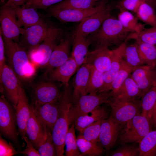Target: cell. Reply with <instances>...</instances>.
<instances>
[{
  "mask_svg": "<svg viewBox=\"0 0 156 156\" xmlns=\"http://www.w3.org/2000/svg\"><path fill=\"white\" fill-rule=\"evenodd\" d=\"M59 101L58 117L51 132L57 156H64L65 138L70 125L69 111L73 104V90L70 83L65 85Z\"/></svg>",
  "mask_w": 156,
  "mask_h": 156,
  "instance_id": "cell-1",
  "label": "cell"
},
{
  "mask_svg": "<svg viewBox=\"0 0 156 156\" xmlns=\"http://www.w3.org/2000/svg\"><path fill=\"white\" fill-rule=\"evenodd\" d=\"M3 37L5 54L10 66L21 80H27L34 75V64L29 60L27 51L20 44Z\"/></svg>",
  "mask_w": 156,
  "mask_h": 156,
  "instance_id": "cell-2",
  "label": "cell"
},
{
  "mask_svg": "<svg viewBox=\"0 0 156 156\" xmlns=\"http://www.w3.org/2000/svg\"><path fill=\"white\" fill-rule=\"evenodd\" d=\"M130 33L123 27L118 18L111 15L89 38L91 43L94 44L95 49L108 47L113 45L118 46L126 41Z\"/></svg>",
  "mask_w": 156,
  "mask_h": 156,
  "instance_id": "cell-3",
  "label": "cell"
},
{
  "mask_svg": "<svg viewBox=\"0 0 156 156\" xmlns=\"http://www.w3.org/2000/svg\"><path fill=\"white\" fill-rule=\"evenodd\" d=\"M64 36L62 29L49 26L44 40L36 49L29 53L31 62L38 66H46L54 48Z\"/></svg>",
  "mask_w": 156,
  "mask_h": 156,
  "instance_id": "cell-4",
  "label": "cell"
},
{
  "mask_svg": "<svg viewBox=\"0 0 156 156\" xmlns=\"http://www.w3.org/2000/svg\"><path fill=\"white\" fill-rule=\"evenodd\" d=\"M125 124V128L122 129L119 136V142L122 144L139 143L152 130L151 119L142 113L135 116Z\"/></svg>",
  "mask_w": 156,
  "mask_h": 156,
  "instance_id": "cell-5",
  "label": "cell"
},
{
  "mask_svg": "<svg viewBox=\"0 0 156 156\" xmlns=\"http://www.w3.org/2000/svg\"><path fill=\"white\" fill-rule=\"evenodd\" d=\"M112 96L110 91L90 93L80 96L73 103L70 108L69 113L70 125L73 124L79 116L92 111L103 104H107Z\"/></svg>",
  "mask_w": 156,
  "mask_h": 156,
  "instance_id": "cell-6",
  "label": "cell"
},
{
  "mask_svg": "<svg viewBox=\"0 0 156 156\" xmlns=\"http://www.w3.org/2000/svg\"><path fill=\"white\" fill-rule=\"evenodd\" d=\"M15 109L5 99L3 93L0 98V130L3 135L18 144V133Z\"/></svg>",
  "mask_w": 156,
  "mask_h": 156,
  "instance_id": "cell-7",
  "label": "cell"
},
{
  "mask_svg": "<svg viewBox=\"0 0 156 156\" xmlns=\"http://www.w3.org/2000/svg\"><path fill=\"white\" fill-rule=\"evenodd\" d=\"M111 109L110 114L119 123L124 125L140 113V104L135 100L125 101L111 97L107 103Z\"/></svg>",
  "mask_w": 156,
  "mask_h": 156,
  "instance_id": "cell-8",
  "label": "cell"
},
{
  "mask_svg": "<svg viewBox=\"0 0 156 156\" xmlns=\"http://www.w3.org/2000/svg\"><path fill=\"white\" fill-rule=\"evenodd\" d=\"M0 30L3 37L18 43L20 36L24 32L19 24L12 8L10 6H2L0 10Z\"/></svg>",
  "mask_w": 156,
  "mask_h": 156,
  "instance_id": "cell-9",
  "label": "cell"
},
{
  "mask_svg": "<svg viewBox=\"0 0 156 156\" xmlns=\"http://www.w3.org/2000/svg\"><path fill=\"white\" fill-rule=\"evenodd\" d=\"M48 27L44 22L24 28L25 31L20 36L18 43L29 53L36 49L44 40Z\"/></svg>",
  "mask_w": 156,
  "mask_h": 156,
  "instance_id": "cell-10",
  "label": "cell"
},
{
  "mask_svg": "<svg viewBox=\"0 0 156 156\" xmlns=\"http://www.w3.org/2000/svg\"><path fill=\"white\" fill-rule=\"evenodd\" d=\"M106 0H100L95 6L88 9L47 10L50 15L64 23L81 22L102 8L107 3Z\"/></svg>",
  "mask_w": 156,
  "mask_h": 156,
  "instance_id": "cell-11",
  "label": "cell"
},
{
  "mask_svg": "<svg viewBox=\"0 0 156 156\" xmlns=\"http://www.w3.org/2000/svg\"><path fill=\"white\" fill-rule=\"evenodd\" d=\"M0 80L1 92L3 93L4 89L15 109L18 101V88L21 84L19 78L12 68L5 64L0 75Z\"/></svg>",
  "mask_w": 156,
  "mask_h": 156,
  "instance_id": "cell-12",
  "label": "cell"
},
{
  "mask_svg": "<svg viewBox=\"0 0 156 156\" xmlns=\"http://www.w3.org/2000/svg\"><path fill=\"white\" fill-rule=\"evenodd\" d=\"M112 8L111 5L107 3L97 12L81 21L75 33L86 37L95 32L104 21L111 15Z\"/></svg>",
  "mask_w": 156,
  "mask_h": 156,
  "instance_id": "cell-13",
  "label": "cell"
},
{
  "mask_svg": "<svg viewBox=\"0 0 156 156\" xmlns=\"http://www.w3.org/2000/svg\"><path fill=\"white\" fill-rule=\"evenodd\" d=\"M123 125L117 121L111 115L102 121L99 142L106 151H109L115 145Z\"/></svg>",
  "mask_w": 156,
  "mask_h": 156,
  "instance_id": "cell-14",
  "label": "cell"
},
{
  "mask_svg": "<svg viewBox=\"0 0 156 156\" xmlns=\"http://www.w3.org/2000/svg\"><path fill=\"white\" fill-rule=\"evenodd\" d=\"M61 95L57 86L52 82H41L34 90L32 106H37L58 101Z\"/></svg>",
  "mask_w": 156,
  "mask_h": 156,
  "instance_id": "cell-15",
  "label": "cell"
},
{
  "mask_svg": "<svg viewBox=\"0 0 156 156\" xmlns=\"http://www.w3.org/2000/svg\"><path fill=\"white\" fill-rule=\"evenodd\" d=\"M126 42H124L117 48L112 50L110 67L108 70L104 73L103 83L102 87L99 90L98 93L111 90L112 83L121 66L123 59L124 50L126 45Z\"/></svg>",
  "mask_w": 156,
  "mask_h": 156,
  "instance_id": "cell-16",
  "label": "cell"
},
{
  "mask_svg": "<svg viewBox=\"0 0 156 156\" xmlns=\"http://www.w3.org/2000/svg\"><path fill=\"white\" fill-rule=\"evenodd\" d=\"M130 76L140 89L141 98L156 82V67L144 65L134 70Z\"/></svg>",
  "mask_w": 156,
  "mask_h": 156,
  "instance_id": "cell-17",
  "label": "cell"
},
{
  "mask_svg": "<svg viewBox=\"0 0 156 156\" xmlns=\"http://www.w3.org/2000/svg\"><path fill=\"white\" fill-rule=\"evenodd\" d=\"M59 100L37 106L31 105L40 122L51 132L58 117Z\"/></svg>",
  "mask_w": 156,
  "mask_h": 156,
  "instance_id": "cell-18",
  "label": "cell"
},
{
  "mask_svg": "<svg viewBox=\"0 0 156 156\" xmlns=\"http://www.w3.org/2000/svg\"><path fill=\"white\" fill-rule=\"evenodd\" d=\"M70 47L69 37L66 36H64L54 48L45 66V75L46 76L51 70L61 65L68 59L71 56Z\"/></svg>",
  "mask_w": 156,
  "mask_h": 156,
  "instance_id": "cell-19",
  "label": "cell"
},
{
  "mask_svg": "<svg viewBox=\"0 0 156 156\" xmlns=\"http://www.w3.org/2000/svg\"><path fill=\"white\" fill-rule=\"evenodd\" d=\"M18 103L15 109L17 125L18 132L23 139L26 135V128L28 120L31 114L30 106L25 91L21 84L18 88Z\"/></svg>",
  "mask_w": 156,
  "mask_h": 156,
  "instance_id": "cell-20",
  "label": "cell"
},
{
  "mask_svg": "<svg viewBox=\"0 0 156 156\" xmlns=\"http://www.w3.org/2000/svg\"><path fill=\"white\" fill-rule=\"evenodd\" d=\"M113 51L108 47L95 49L88 52L84 64H88L103 72L108 70L111 65Z\"/></svg>",
  "mask_w": 156,
  "mask_h": 156,
  "instance_id": "cell-21",
  "label": "cell"
},
{
  "mask_svg": "<svg viewBox=\"0 0 156 156\" xmlns=\"http://www.w3.org/2000/svg\"><path fill=\"white\" fill-rule=\"evenodd\" d=\"M31 114L27 122L26 135L35 148H38L44 139L48 129L40 122L30 106Z\"/></svg>",
  "mask_w": 156,
  "mask_h": 156,
  "instance_id": "cell-22",
  "label": "cell"
},
{
  "mask_svg": "<svg viewBox=\"0 0 156 156\" xmlns=\"http://www.w3.org/2000/svg\"><path fill=\"white\" fill-rule=\"evenodd\" d=\"M78 69L77 64L71 55L66 62L51 70L47 75L51 81H59L65 85L69 83L70 78Z\"/></svg>",
  "mask_w": 156,
  "mask_h": 156,
  "instance_id": "cell-23",
  "label": "cell"
},
{
  "mask_svg": "<svg viewBox=\"0 0 156 156\" xmlns=\"http://www.w3.org/2000/svg\"><path fill=\"white\" fill-rule=\"evenodd\" d=\"M14 10L20 26L27 28L44 22L36 9L27 7L25 4L21 6H10Z\"/></svg>",
  "mask_w": 156,
  "mask_h": 156,
  "instance_id": "cell-24",
  "label": "cell"
},
{
  "mask_svg": "<svg viewBox=\"0 0 156 156\" xmlns=\"http://www.w3.org/2000/svg\"><path fill=\"white\" fill-rule=\"evenodd\" d=\"M91 68V66L84 64L77 70L73 80V103L80 96L87 94L86 90Z\"/></svg>",
  "mask_w": 156,
  "mask_h": 156,
  "instance_id": "cell-25",
  "label": "cell"
},
{
  "mask_svg": "<svg viewBox=\"0 0 156 156\" xmlns=\"http://www.w3.org/2000/svg\"><path fill=\"white\" fill-rule=\"evenodd\" d=\"M108 114L106 109L100 106L86 114L79 116L73 124L75 129L81 133L85 128L93 123L107 118Z\"/></svg>",
  "mask_w": 156,
  "mask_h": 156,
  "instance_id": "cell-26",
  "label": "cell"
},
{
  "mask_svg": "<svg viewBox=\"0 0 156 156\" xmlns=\"http://www.w3.org/2000/svg\"><path fill=\"white\" fill-rule=\"evenodd\" d=\"M91 44L89 38L75 33L71 55L75 61L78 69L85 63L89 52V47Z\"/></svg>",
  "mask_w": 156,
  "mask_h": 156,
  "instance_id": "cell-27",
  "label": "cell"
},
{
  "mask_svg": "<svg viewBox=\"0 0 156 156\" xmlns=\"http://www.w3.org/2000/svg\"><path fill=\"white\" fill-rule=\"evenodd\" d=\"M140 91L130 76L125 81L117 93L113 96L125 101H133L140 98Z\"/></svg>",
  "mask_w": 156,
  "mask_h": 156,
  "instance_id": "cell-28",
  "label": "cell"
},
{
  "mask_svg": "<svg viewBox=\"0 0 156 156\" xmlns=\"http://www.w3.org/2000/svg\"><path fill=\"white\" fill-rule=\"evenodd\" d=\"M118 18L122 26L130 33L139 32L145 29L146 24L139 22L137 16L130 11L120 10Z\"/></svg>",
  "mask_w": 156,
  "mask_h": 156,
  "instance_id": "cell-29",
  "label": "cell"
},
{
  "mask_svg": "<svg viewBox=\"0 0 156 156\" xmlns=\"http://www.w3.org/2000/svg\"><path fill=\"white\" fill-rule=\"evenodd\" d=\"M80 156H98L104 153V149L99 142L93 143L86 139L80 134L77 138Z\"/></svg>",
  "mask_w": 156,
  "mask_h": 156,
  "instance_id": "cell-30",
  "label": "cell"
},
{
  "mask_svg": "<svg viewBox=\"0 0 156 156\" xmlns=\"http://www.w3.org/2000/svg\"><path fill=\"white\" fill-rule=\"evenodd\" d=\"M96 0H64L49 7L47 10L65 9H87L97 4Z\"/></svg>",
  "mask_w": 156,
  "mask_h": 156,
  "instance_id": "cell-31",
  "label": "cell"
},
{
  "mask_svg": "<svg viewBox=\"0 0 156 156\" xmlns=\"http://www.w3.org/2000/svg\"><path fill=\"white\" fill-rule=\"evenodd\" d=\"M140 58L144 65L156 67V47L140 41L135 42Z\"/></svg>",
  "mask_w": 156,
  "mask_h": 156,
  "instance_id": "cell-32",
  "label": "cell"
},
{
  "mask_svg": "<svg viewBox=\"0 0 156 156\" xmlns=\"http://www.w3.org/2000/svg\"><path fill=\"white\" fill-rule=\"evenodd\" d=\"M153 6L149 1L143 2L135 13L138 19L151 27L156 26V13Z\"/></svg>",
  "mask_w": 156,
  "mask_h": 156,
  "instance_id": "cell-33",
  "label": "cell"
},
{
  "mask_svg": "<svg viewBox=\"0 0 156 156\" xmlns=\"http://www.w3.org/2000/svg\"><path fill=\"white\" fill-rule=\"evenodd\" d=\"M139 144V156H156V129L150 131Z\"/></svg>",
  "mask_w": 156,
  "mask_h": 156,
  "instance_id": "cell-34",
  "label": "cell"
},
{
  "mask_svg": "<svg viewBox=\"0 0 156 156\" xmlns=\"http://www.w3.org/2000/svg\"><path fill=\"white\" fill-rule=\"evenodd\" d=\"M123 59L127 65L134 70L144 65L140 58L135 42L128 45H126L124 50Z\"/></svg>",
  "mask_w": 156,
  "mask_h": 156,
  "instance_id": "cell-35",
  "label": "cell"
},
{
  "mask_svg": "<svg viewBox=\"0 0 156 156\" xmlns=\"http://www.w3.org/2000/svg\"><path fill=\"white\" fill-rule=\"evenodd\" d=\"M156 103V82L141 97L142 114L151 119V113Z\"/></svg>",
  "mask_w": 156,
  "mask_h": 156,
  "instance_id": "cell-36",
  "label": "cell"
},
{
  "mask_svg": "<svg viewBox=\"0 0 156 156\" xmlns=\"http://www.w3.org/2000/svg\"><path fill=\"white\" fill-rule=\"evenodd\" d=\"M130 40L148 43L156 47V26L145 28L139 32L130 33L126 41Z\"/></svg>",
  "mask_w": 156,
  "mask_h": 156,
  "instance_id": "cell-37",
  "label": "cell"
},
{
  "mask_svg": "<svg viewBox=\"0 0 156 156\" xmlns=\"http://www.w3.org/2000/svg\"><path fill=\"white\" fill-rule=\"evenodd\" d=\"M75 129L74 124H72L66 135L64 142L66 148L64 153L66 156H80L77 144Z\"/></svg>",
  "mask_w": 156,
  "mask_h": 156,
  "instance_id": "cell-38",
  "label": "cell"
},
{
  "mask_svg": "<svg viewBox=\"0 0 156 156\" xmlns=\"http://www.w3.org/2000/svg\"><path fill=\"white\" fill-rule=\"evenodd\" d=\"M104 73L98 70L91 66L90 75L86 90L87 94L98 93L103 83Z\"/></svg>",
  "mask_w": 156,
  "mask_h": 156,
  "instance_id": "cell-39",
  "label": "cell"
},
{
  "mask_svg": "<svg viewBox=\"0 0 156 156\" xmlns=\"http://www.w3.org/2000/svg\"><path fill=\"white\" fill-rule=\"evenodd\" d=\"M134 70L129 66L123 59L120 69L114 80L111 92L114 96L117 93L125 80L130 76Z\"/></svg>",
  "mask_w": 156,
  "mask_h": 156,
  "instance_id": "cell-40",
  "label": "cell"
},
{
  "mask_svg": "<svg viewBox=\"0 0 156 156\" xmlns=\"http://www.w3.org/2000/svg\"><path fill=\"white\" fill-rule=\"evenodd\" d=\"M40 156H57V151L54 145L51 131L48 129L47 135L38 148Z\"/></svg>",
  "mask_w": 156,
  "mask_h": 156,
  "instance_id": "cell-41",
  "label": "cell"
},
{
  "mask_svg": "<svg viewBox=\"0 0 156 156\" xmlns=\"http://www.w3.org/2000/svg\"><path fill=\"white\" fill-rule=\"evenodd\" d=\"M103 120L96 122L88 126L80 133L87 140L94 143L99 142L101 126Z\"/></svg>",
  "mask_w": 156,
  "mask_h": 156,
  "instance_id": "cell-42",
  "label": "cell"
},
{
  "mask_svg": "<svg viewBox=\"0 0 156 156\" xmlns=\"http://www.w3.org/2000/svg\"><path fill=\"white\" fill-rule=\"evenodd\" d=\"M110 153L112 156H139V147L135 144H125Z\"/></svg>",
  "mask_w": 156,
  "mask_h": 156,
  "instance_id": "cell-43",
  "label": "cell"
},
{
  "mask_svg": "<svg viewBox=\"0 0 156 156\" xmlns=\"http://www.w3.org/2000/svg\"><path fill=\"white\" fill-rule=\"evenodd\" d=\"M145 1L152 3L149 0H121L116 4L115 8L119 10H125L135 13L141 4Z\"/></svg>",
  "mask_w": 156,
  "mask_h": 156,
  "instance_id": "cell-44",
  "label": "cell"
},
{
  "mask_svg": "<svg viewBox=\"0 0 156 156\" xmlns=\"http://www.w3.org/2000/svg\"><path fill=\"white\" fill-rule=\"evenodd\" d=\"M64 0H27L25 5L27 7L36 9L47 10L49 7Z\"/></svg>",
  "mask_w": 156,
  "mask_h": 156,
  "instance_id": "cell-45",
  "label": "cell"
},
{
  "mask_svg": "<svg viewBox=\"0 0 156 156\" xmlns=\"http://www.w3.org/2000/svg\"><path fill=\"white\" fill-rule=\"evenodd\" d=\"M18 153L19 152L15 149L11 143H8L0 136V156H12Z\"/></svg>",
  "mask_w": 156,
  "mask_h": 156,
  "instance_id": "cell-46",
  "label": "cell"
},
{
  "mask_svg": "<svg viewBox=\"0 0 156 156\" xmlns=\"http://www.w3.org/2000/svg\"><path fill=\"white\" fill-rule=\"evenodd\" d=\"M23 139L26 143V148L23 151H19V153L28 156H40L38 151L34 148L33 145L27 137L25 136Z\"/></svg>",
  "mask_w": 156,
  "mask_h": 156,
  "instance_id": "cell-47",
  "label": "cell"
},
{
  "mask_svg": "<svg viewBox=\"0 0 156 156\" xmlns=\"http://www.w3.org/2000/svg\"><path fill=\"white\" fill-rule=\"evenodd\" d=\"M5 47L4 42L0 30V75L1 74L5 63Z\"/></svg>",
  "mask_w": 156,
  "mask_h": 156,
  "instance_id": "cell-48",
  "label": "cell"
},
{
  "mask_svg": "<svg viewBox=\"0 0 156 156\" xmlns=\"http://www.w3.org/2000/svg\"><path fill=\"white\" fill-rule=\"evenodd\" d=\"M27 0H8L3 5L4 6H21L25 3Z\"/></svg>",
  "mask_w": 156,
  "mask_h": 156,
  "instance_id": "cell-49",
  "label": "cell"
},
{
  "mask_svg": "<svg viewBox=\"0 0 156 156\" xmlns=\"http://www.w3.org/2000/svg\"><path fill=\"white\" fill-rule=\"evenodd\" d=\"M151 119L153 125L156 128V103L151 113Z\"/></svg>",
  "mask_w": 156,
  "mask_h": 156,
  "instance_id": "cell-50",
  "label": "cell"
},
{
  "mask_svg": "<svg viewBox=\"0 0 156 156\" xmlns=\"http://www.w3.org/2000/svg\"><path fill=\"white\" fill-rule=\"evenodd\" d=\"M155 6H156V0H149Z\"/></svg>",
  "mask_w": 156,
  "mask_h": 156,
  "instance_id": "cell-51",
  "label": "cell"
},
{
  "mask_svg": "<svg viewBox=\"0 0 156 156\" xmlns=\"http://www.w3.org/2000/svg\"><path fill=\"white\" fill-rule=\"evenodd\" d=\"M1 2L3 3L5 2V0H0Z\"/></svg>",
  "mask_w": 156,
  "mask_h": 156,
  "instance_id": "cell-52",
  "label": "cell"
},
{
  "mask_svg": "<svg viewBox=\"0 0 156 156\" xmlns=\"http://www.w3.org/2000/svg\"><path fill=\"white\" fill-rule=\"evenodd\" d=\"M100 0H96V1H100Z\"/></svg>",
  "mask_w": 156,
  "mask_h": 156,
  "instance_id": "cell-53",
  "label": "cell"
}]
</instances>
